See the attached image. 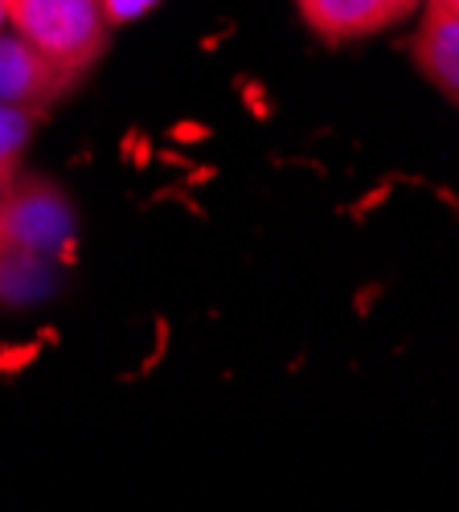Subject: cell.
<instances>
[{"label":"cell","mask_w":459,"mask_h":512,"mask_svg":"<svg viewBox=\"0 0 459 512\" xmlns=\"http://www.w3.org/2000/svg\"><path fill=\"white\" fill-rule=\"evenodd\" d=\"M5 21H9V13H5V0H0V29H5Z\"/></svg>","instance_id":"9"},{"label":"cell","mask_w":459,"mask_h":512,"mask_svg":"<svg viewBox=\"0 0 459 512\" xmlns=\"http://www.w3.org/2000/svg\"><path fill=\"white\" fill-rule=\"evenodd\" d=\"M296 5L312 33H320L332 46H341V41L369 37L402 21L406 13H414L419 0H296Z\"/></svg>","instance_id":"3"},{"label":"cell","mask_w":459,"mask_h":512,"mask_svg":"<svg viewBox=\"0 0 459 512\" xmlns=\"http://www.w3.org/2000/svg\"><path fill=\"white\" fill-rule=\"evenodd\" d=\"M5 13L17 37L74 74L91 70L107 50L111 21L103 0H5Z\"/></svg>","instance_id":"1"},{"label":"cell","mask_w":459,"mask_h":512,"mask_svg":"<svg viewBox=\"0 0 459 512\" xmlns=\"http://www.w3.org/2000/svg\"><path fill=\"white\" fill-rule=\"evenodd\" d=\"M9 242V234H5V213H0V246Z\"/></svg>","instance_id":"8"},{"label":"cell","mask_w":459,"mask_h":512,"mask_svg":"<svg viewBox=\"0 0 459 512\" xmlns=\"http://www.w3.org/2000/svg\"><path fill=\"white\" fill-rule=\"evenodd\" d=\"M74 70L29 46L25 37H0V103L21 111H46L74 87Z\"/></svg>","instance_id":"2"},{"label":"cell","mask_w":459,"mask_h":512,"mask_svg":"<svg viewBox=\"0 0 459 512\" xmlns=\"http://www.w3.org/2000/svg\"><path fill=\"white\" fill-rule=\"evenodd\" d=\"M152 5H156V0H103V9H107V21H111V25L136 21V17H144Z\"/></svg>","instance_id":"6"},{"label":"cell","mask_w":459,"mask_h":512,"mask_svg":"<svg viewBox=\"0 0 459 512\" xmlns=\"http://www.w3.org/2000/svg\"><path fill=\"white\" fill-rule=\"evenodd\" d=\"M410 54H414V66H419L451 103H459V17L443 13V9H427L419 33H414Z\"/></svg>","instance_id":"4"},{"label":"cell","mask_w":459,"mask_h":512,"mask_svg":"<svg viewBox=\"0 0 459 512\" xmlns=\"http://www.w3.org/2000/svg\"><path fill=\"white\" fill-rule=\"evenodd\" d=\"M431 9H443V13H455L459 17V0H431Z\"/></svg>","instance_id":"7"},{"label":"cell","mask_w":459,"mask_h":512,"mask_svg":"<svg viewBox=\"0 0 459 512\" xmlns=\"http://www.w3.org/2000/svg\"><path fill=\"white\" fill-rule=\"evenodd\" d=\"M29 127H33V111L0 103V189L13 185L17 160H21L25 140H29Z\"/></svg>","instance_id":"5"}]
</instances>
